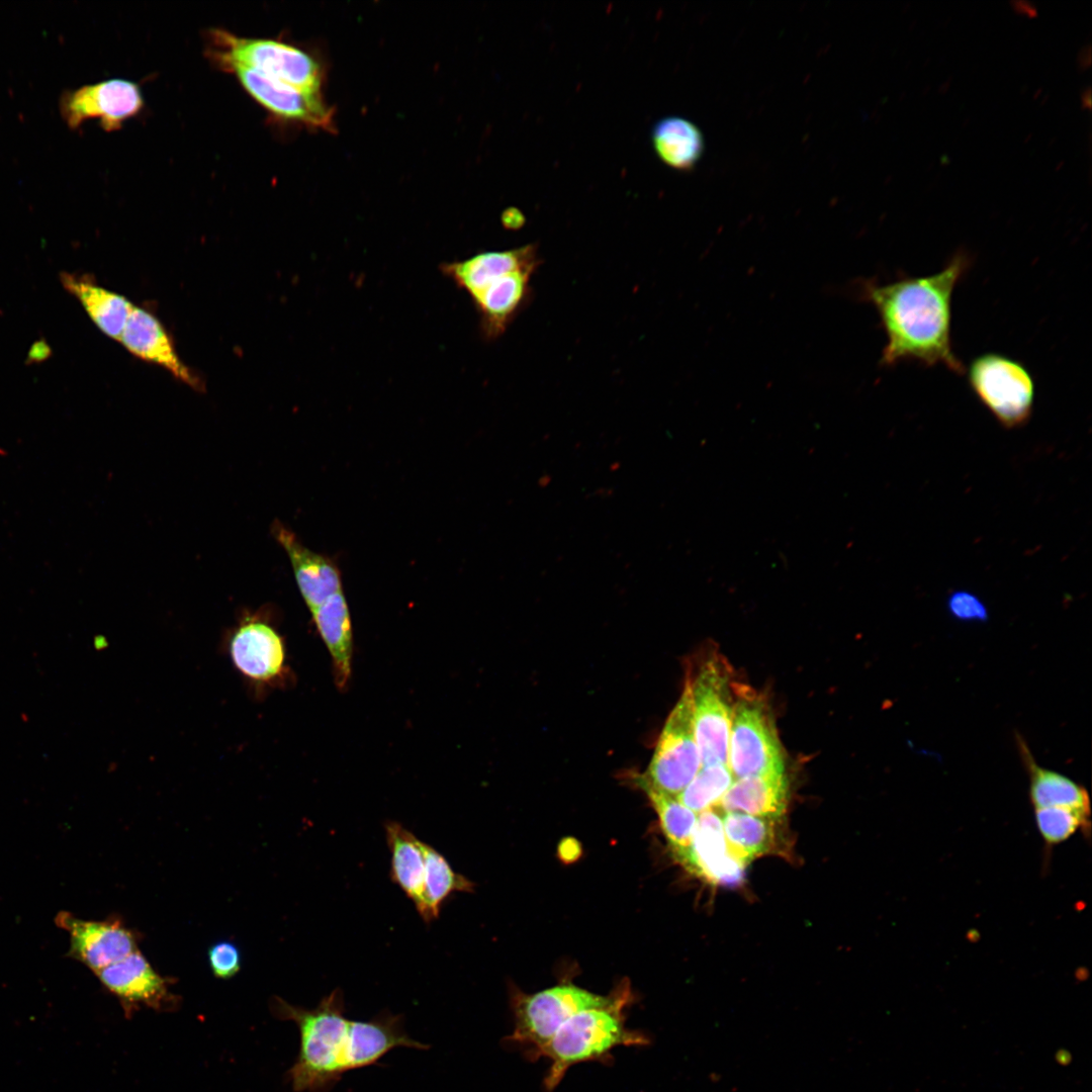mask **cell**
I'll return each mask as SVG.
<instances>
[{
  "label": "cell",
  "mask_w": 1092,
  "mask_h": 1092,
  "mask_svg": "<svg viewBox=\"0 0 1092 1092\" xmlns=\"http://www.w3.org/2000/svg\"><path fill=\"white\" fill-rule=\"evenodd\" d=\"M634 783L652 804L672 854L679 862L692 845L698 814L685 806L677 796L652 787L641 775L634 776Z\"/></svg>",
  "instance_id": "obj_27"
},
{
  "label": "cell",
  "mask_w": 1092,
  "mask_h": 1092,
  "mask_svg": "<svg viewBox=\"0 0 1092 1092\" xmlns=\"http://www.w3.org/2000/svg\"><path fill=\"white\" fill-rule=\"evenodd\" d=\"M1034 818L1040 836L1051 847L1068 840L1077 831L1090 833V816L1072 809L1034 808Z\"/></svg>",
  "instance_id": "obj_30"
},
{
  "label": "cell",
  "mask_w": 1092,
  "mask_h": 1092,
  "mask_svg": "<svg viewBox=\"0 0 1092 1092\" xmlns=\"http://www.w3.org/2000/svg\"><path fill=\"white\" fill-rule=\"evenodd\" d=\"M609 996H601L579 987L558 985L531 995L515 993L512 1009L515 1027L508 1040L524 1048L528 1060L555 1034L572 1015L580 1010L605 1004Z\"/></svg>",
  "instance_id": "obj_8"
},
{
  "label": "cell",
  "mask_w": 1092,
  "mask_h": 1092,
  "mask_svg": "<svg viewBox=\"0 0 1092 1092\" xmlns=\"http://www.w3.org/2000/svg\"><path fill=\"white\" fill-rule=\"evenodd\" d=\"M210 36L211 56L224 70L242 66L300 91L321 93V67L305 52L282 41L238 36L221 29L212 30Z\"/></svg>",
  "instance_id": "obj_4"
},
{
  "label": "cell",
  "mask_w": 1092,
  "mask_h": 1092,
  "mask_svg": "<svg viewBox=\"0 0 1092 1092\" xmlns=\"http://www.w3.org/2000/svg\"><path fill=\"white\" fill-rule=\"evenodd\" d=\"M207 958L211 972L218 979H231L241 969V951L232 941L220 940L213 943L208 948Z\"/></svg>",
  "instance_id": "obj_31"
},
{
  "label": "cell",
  "mask_w": 1092,
  "mask_h": 1092,
  "mask_svg": "<svg viewBox=\"0 0 1092 1092\" xmlns=\"http://www.w3.org/2000/svg\"><path fill=\"white\" fill-rule=\"evenodd\" d=\"M966 372L973 392L1003 427L1013 429L1026 424L1032 413L1035 386L1025 365L988 352L975 357Z\"/></svg>",
  "instance_id": "obj_7"
},
{
  "label": "cell",
  "mask_w": 1092,
  "mask_h": 1092,
  "mask_svg": "<svg viewBox=\"0 0 1092 1092\" xmlns=\"http://www.w3.org/2000/svg\"><path fill=\"white\" fill-rule=\"evenodd\" d=\"M425 858L424 900L420 917L427 924L439 917L444 903L457 892H471L473 883L456 873L447 858L423 841Z\"/></svg>",
  "instance_id": "obj_28"
},
{
  "label": "cell",
  "mask_w": 1092,
  "mask_h": 1092,
  "mask_svg": "<svg viewBox=\"0 0 1092 1092\" xmlns=\"http://www.w3.org/2000/svg\"><path fill=\"white\" fill-rule=\"evenodd\" d=\"M61 282L65 289L80 301L98 329L107 337L119 341L134 305L124 296L90 281L87 277L63 273Z\"/></svg>",
  "instance_id": "obj_23"
},
{
  "label": "cell",
  "mask_w": 1092,
  "mask_h": 1092,
  "mask_svg": "<svg viewBox=\"0 0 1092 1092\" xmlns=\"http://www.w3.org/2000/svg\"><path fill=\"white\" fill-rule=\"evenodd\" d=\"M540 264L537 246L528 244L505 251L480 252L461 261L444 263L441 270L473 297L495 278L521 268H538Z\"/></svg>",
  "instance_id": "obj_19"
},
{
  "label": "cell",
  "mask_w": 1092,
  "mask_h": 1092,
  "mask_svg": "<svg viewBox=\"0 0 1092 1092\" xmlns=\"http://www.w3.org/2000/svg\"><path fill=\"white\" fill-rule=\"evenodd\" d=\"M630 1002L626 987L609 996L602 1005L589 1007L572 1015L534 1056L533 1061L547 1058L550 1068L544 1078L547 1091L554 1090L567 1070L575 1064L613 1061L610 1052L619 1045L649 1044L648 1036L625 1025L624 1009Z\"/></svg>",
  "instance_id": "obj_3"
},
{
  "label": "cell",
  "mask_w": 1092,
  "mask_h": 1092,
  "mask_svg": "<svg viewBox=\"0 0 1092 1092\" xmlns=\"http://www.w3.org/2000/svg\"><path fill=\"white\" fill-rule=\"evenodd\" d=\"M790 799L786 771L736 779L715 808L723 812L782 819Z\"/></svg>",
  "instance_id": "obj_20"
},
{
  "label": "cell",
  "mask_w": 1092,
  "mask_h": 1092,
  "mask_svg": "<svg viewBox=\"0 0 1092 1092\" xmlns=\"http://www.w3.org/2000/svg\"><path fill=\"white\" fill-rule=\"evenodd\" d=\"M503 221L506 226L518 228L524 221V217L517 209H508L503 214Z\"/></svg>",
  "instance_id": "obj_33"
},
{
  "label": "cell",
  "mask_w": 1092,
  "mask_h": 1092,
  "mask_svg": "<svg viewBox=\"0 0 1092 1092\" xmlns=\"http://www.w3.org/2000/svg\"><path fill=\"white\" fill-rule=\"evenodd\" d=\"M1010 4L1012 5L1013 9L1018 13H1023L1031 17L1037 14L1036 6L1029 1L1013 0L1010 2Z\"/></svg>",
  "instance_id": "obj_34"
},
{
  "label": "cell",
  "mask_w": 1092,
  "mask_h": 1092,
  "mask_svg": "<svg viewBox=\"0 0 1092 1092\" xmlns=\"http://www.w3.org/2000/svg\"><path fill=\"white\" fill-rule=\"evenodd\" d=\"M1021 758L1029 776V797L1034 808L1062 807L1091 816L1090 797L1072 779L1038 765L1025 742L1017 737Z\"/></svg>",
  "instance_id": "obj_24"
},
{
  "label": "cell",
  "mask_w": 1092,
  "mask_h": 1092,
  "mask_svg": "<svg viewBox=\"0 0 1092 1092\" xmlns=\"http://www.w3.org/2000/svg\"><path fill=\"white\" fill-rule=\"evenodd\" d=\"M271 1009L277 1018L293 1021L299 1030L298 1056L287 1073L295 1092H329L343 1074L378 1065L395 1048H430L410 1037L401 1014L383 1010L368 1021L347 1018L340 988L323 997L314 1008L274 997Z\"/></svg>",
  "instance_id": "obj_1"
},
{
  "label": "cell",
  "mask_w": 1092,
  "mask_h": 1092,
  "mask_svg": "<svg viewBox=\"0 0 1092 1092\" xmlns=\"http://www.w3.org/2000/svg\"><path fill=\"white\" fill-rule=\"evenodd\" d=\"M226 71L233 73L245 90L271 113L322 129L334 128L333 109L324 101L322 93L300 91L242 66H232Z\"/></svg>",
  "instance_id": "obj_12"
},
{
  "label": "cell",
  "mask_w": 1092,
  "mask_h": 1092,
  "mask_svg": "<svg viewBox=\"0 0 1092 1092\" xmlns=\"http://www.w3.org/2000/svg\"><path fill=\"white\" fill-rule=\"evenodd\" d=\"M535 267L511 271L495 278L471 297L479 315L485 340L500 337L532 298L531 280Z\"/></svg>",
  "instance_id": "obj_17"
},
{
  "label": "cell",
  "mask_w": 1092,
  "mask_h": 1092,
  "mask_svg": "<svg viewBox=\"0 0 1092 1092\" xmlns=\"http://www.w3.org/2000/svg\"><path fill=\"white\" fill-rule=\"evenodd\" d=\"M229 652L237 670L253 681L269 682L283 672L284 642L267 623L250 620L241 624L230 640Z\"/></svg>",
  "instance_id": "obj_15"
},
{
  "label": "cell",
  "mask_w": 1092,
  "mask_h": 1092,
  "mask_svg": "<svg viewBox=\"0 0 1092 1092\" xmlns=\"http://www.w3.org/2000/svg\"><path fill=\"white\" fill-rule=\"evenodd\" d=\"M701 766L688 675L680 698L663 725L647 769L640 775L655 789L677 796Z\"/></svg>",
  "instance_id": "obj_9"
},
{
  "label": "cell",
  "mask_w": 1092,
  "mask_h": 1092,
  "mask_svg": "<svg viewBox=\"0 0 1092 1092\" xmlns=\"http://www.w3.org/2000/svg\"><path fill=\"white\" fill-rule=\"evenodd\" d=\"M143 107L139 86L128 80L112 79L83 86L65 96L62 112L71 127L97 118L106 130L121 127Z\"/></svg>",
  "instance_id": "obj_10"
},
{
  "label": "cell",
  "mask_w": 1092,
  "mask_h": 1092,
  "mask_svg": "<svg viewBox=\"0 0 1092 1092\" xmlns=\"http://www.w3.org/2000/svg\"><path fill=\"white\" fill-rule=\"evenodd\" d=\"M56 922L70 934V954L95 973L138 949L135 932L120 920H83L62 912Z\"/></svg>",
  "instance_id": "obj_13"
},
{
  "label": "cell",
  "mask_w": 1092,
  "mask_h": 1092,
  "mask_svg": "<svg viewBox=\"0 0 1092 1092\" xmlns=\"http://www.w3.org/2000/svg\"><path fill=\"white\" fill-rule=\"evenodd\" d=\"M655 153L669 167L688 171L693 169L704 153V138L692 121L679 116H667L658 120L651 131Z\"/></svg>",
  "instance_id": "obj_26"
},
{
  "label": "cell",
  "mask_w": 1092,
  "mask_h": 1092,
  "mask_svg": "<svg viewBox=\"0 0 1092 1092\" xmlns=\"http://www.w3.org/2000/svg\"><path fill=\"white\" fill-rule=\"evenodd\" d=\"M311 612L312 620L333 661L337 687L343 690L351 675L352 624L343 590L336 593Z\"/></svg>",
  "instance_id": "obj_22"
},
{
  "label": "cell",
  "mask_w": 1092,
  "mask_h": 1092,
  "mask_svg": "<svg viewBox=\"0 0 1092 1092\" xmlns=\"http://www.w3.org/2000/svg\"><path fill=\"white\" fill-rule=\"evenodd\" d=\"M722 819L728 849L745 867L757 857L781 849L780 819L740 812H724Z\"/></svg>",
  "instance_id": "obj_25"
},
{
  "label": "cell",
  "mask_w": 1092,
  "mask_h": 1092,
  "mask_svg": "<svg viewBox=\"0 0 1092 1092\" xmlns=\"http://www.w3.org/2000/svg\"><path fill=\"white\" fill-rule=\"evenodd\" d=\"M970 265V255L959 251L932 275H903L887 284L861 283L860 297L876 307L887 337L883 366L912 360L928 367L943 365L957 374L966 372L952 349L951 300Z\"/></svg>",
  "instance_id": "obj_2"
},
{
  "label": "cell",
  "mask_w": 1092,
  "mask_h": 1092,
  "mask_svg": "<svg viewBox=\"0 0 1092 1092\" xmlns=\"http://www.w3.org/2000/svg\"><path fill=\"white\" fill-rule=\"evenodd\" d=\"M694 728L701 763L728 764L734 682L718 655L708 658L691 678Z\"/></svg>",
  "instance_id": "obj_6"
},
{
  "label": "cell",
  "mask_w": 1092,
  "mask_h": 1092,
  "mask_svg": "<svg viewBox=\"0 0 1092 1092\" xmlns=\"http://www.w3.org/2000/svg\"><path fill=\"white\" fill-rule=\"evenodd\" d=\"M1081 104H1082L1083 108H1090L1091 107V88H1090V86H1087L1082 90Z\"/></svg>",
  "instance_id": "obj_36"
},
{
  "label": "cell",
  "mask_w": 1092,
  "mask_h": 1092,
  "mask_svg": "<svg viewBox=\"0 0 1092 1092\" xmlns=\"http://www.w3.org/2000/svg\"><path fill=\"white\" fill-rule=\"evenodd\" d=\"M96 975L119 999L128 1016L141 1006L170 1010L177 1005V998L170 991V981L156 972L139 949Z\"/></svg>",
  "instance_id": "obj_11"
},
{
  "label": "cell",
  "mask_w": 1092,
  "mask_h": 1092,
  "mask_svg": "<svg viewBox=\"0 0 1092 1092\" xmlns=\"http://www.w3.org/2000/svg\"><path fill=\"white\" fill-rule=\"evenodd\" d=\"M734 782L728 764L701 766L678 800L697 814L716 807Z\"/></svg>",
  "instance_id": "obj_29"
},
{
  "label": "cell",
  "mask_w": 1092,
  "mask_h": 1092,
  "mask_svg": "<svg viewBox=\"0 0 1092 1092\" xmlns=\"http://www.w3.org/2000/svg\"><path fill=\"white\" fill-rule=\"evenodd\" d=\"M679 863L705 881L723 886L741 882L746 868L730 853L722 815L715 808L698 814L692 845Z\"/></svg>",
  "instance_id": "obj_14"
},
{
  "label": "cell",
  "mask_w": 1092,
  "mask_h": 1092,
  "mask_svg": "<svg viewBox=\"0 0 1092 1092\" xmlns=\"http://www.w3.org/2000/svg\"><path fill=\"white\" fill-rule=\"evenodd\" d=\"M947 609L957 619L966 622H985L988 612L983 602L966 590L953 592L947 600Z\"/></svg>",
  "instance_id": "obj_32"
},
{
  "label": "cell",
  "mask_w": 1092,
  "mask_h": 1092,
  "mask_svg": "<svg viewBox=\"0 0 1092 1092\" xmlns=\"http://www.w3.org/2000/svg\"><path fill=\"white\" fill-rule=\"evenodd\" d=\"M728 766L734 780L786 771L785 755L772 712L765 698L734 684Z\"/></svg>",
  "instance_id": "obj_5"
},
{
  "label": "cell",
  "mask_w": 1092,
  "mask_h": 1092,
  "mask_svg": "<svg viewBox=\"0 0 1092 1092\" xmlns=\"http://www.w3.org/2000/svg\"><path fill=\"white\" fill-rule=\"evenodd\" d=\"M1057 1061L1060 1064L1067 1065L1071 1061V1056L1067 1051H1059L1057 1053Z\"/></svg>",
  "instance_id": "obj_37"
},
{
  "label": "cell",
  "mask_w": 1092,
  "mask_h": 1092,
  "mask_svg": "<svg viewBox=\"0 0 1092 1092\" xmlns=\"http://www.w3.org/2000/svg\"><path fill=\"white\" fill-rule=\"evenodd\" d=\"M119 342L136 358L163 367L193 388H201V380L180 359L168 332L149 310L132 307Z\"/></svg>",
  "instance_id": "obj_16"
},
{
  "label": "cell",
  "mask_w": 1092,
  "mask_h": 1092,
  "mask_svg": "<svg viewBox=\"0 0 1092 1092\" xmlns=\"http://www.w3.org/2000/svg\"><path fill=\"white\" fill-rule=\"evenodd\" d=\"M273 533L289 558L300 595L310 611L343 590L341 571L331 557L305 547L281 524L273 526Z\"/></svg>",
  "instance_id": "obj_18"
},
{
  "label": "cell",
  "mask_w": 1092,
  "mask_h": 1092,
  "mask_svg": "<svg viewBox=\"0 0 1092 1092\" xmlns=\"http://www.w3.org/2000/svg\"><path fill=\"white\" fill-rule=\"evenodd\" d=\"M1077 64L1081 70L1087 69L1091 64V46L1087 43L1082 47L1077 55Z\"/></svg>",
  "instance_id": "obj_35"
},
{
  "label": "cell",
  "mask_w": 1092,
  "mask_h": 1092,
  "mask_svg": "<svg viewBox=\"0 0 1092 1092\" xmlns=\"http://www.w3.org/2000/svg\"><path fill=\"white\" fill-rule=\"evenodd\" d=\"M386 843L390 852L389 877L413 902L420 914L424 900L425 858L423 841L401 823H384Z\"/></svg>",
  "instance_id": "obj_21"
}]
</instances>
